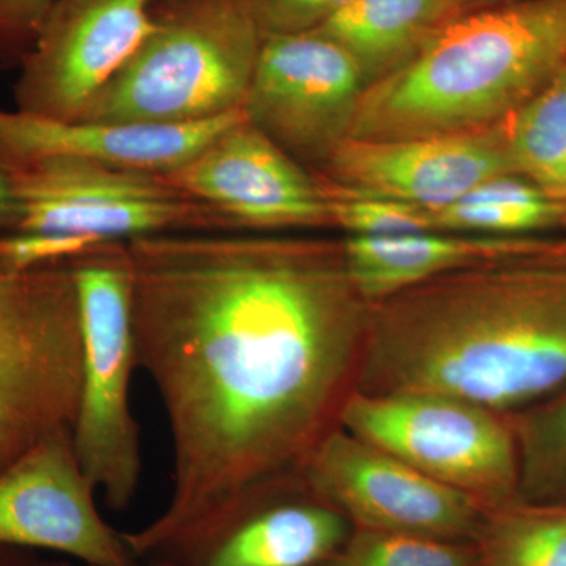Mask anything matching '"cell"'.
Segmentation results:
<instances>
[{
    "label": "cell",
    "instance_id": "6da1fadb",
    "mask_svg": "<svg viewBox=\"0 0 566 566\" xmlns=\"http://www.w3.org/2000/svg\"><path fill=\"white\" fill-rule=\"evenodd\" d=\"M137 367L166 411L172 490L123 534L169 560L301 485L356 386L370 303L344 241L223 232L126 241Z\"/></svg>",
    "mask_w": 566,
    "mask_h": 566
},
{
    "label": "cell",
    "instance_id": "7a4b0ae2",
    "mask_svg": "<svg viewBox=\"0 0 566 566\" xmlns=\"http://www.w3.org/2000/svg\"><path fill=\"white\" fill-rule=\"evenodd\" d=\"M566 386V264L497 260L370 304L354 390L452 395L501 412Z\"/></svg>",
    "mask_w": 566,
    "mask_h": 566
},
{
    "label": "cell",
    "instance_id": "3957f363",
    "mask_svg": "<svg viewBox=\"0 0 566 566\" xmlns=\"http://www.w3.org/2000/svg\"><path fill=\"white\" fill-rule=\"evenodd\" d=\"M566 66V0H521L444 22L411 62L365 88L348 139L479 132Z\"/></svg>",
    "mask_w": 566,
    "mask_h": 566
},
{
    "label": "cell",
    "instance_id": "277c9868",
    "mask_svg": "<svg viewBox=\"0 0 566 566\" xmlns=\"http://www.w3.org/2000/svg\"><path fill=\"white\" fill-rule=\"evenodd\" d=\"M262 41L244 0H156L147 39L76 122L186 125L244 111Z\"/></svg>",
    "mask_w": 566,
    "mask_h": 566
},
{
    "label": "cell",
    "instance_id": "5b68a950",
    "mask_svg": "<svg viewBox=\"0 0 566 566\" xmlns=\"http://www.w3.org/2000/svg\"><path fill=\"white\" fill-rule=\"evenodd\" d=\"M82 331V390L71 428L85 475L112 510L128 509L139 490L142 447L129 387L137 368L133 263L126 241H112L71 260Z\"/></svg>",
    "mask_w": 566,
    "mask_h": 566
},
{
    "label": "cell",
    "instance_id": "8992f818",
    "mask_svg": "<svg viewBox=\"0 0 566 566\" xmlns=\"http://www.w3.org/2000/svg\"><path fill=\"white\" fill-rule=\"evenodd\" d=\"M82 363L71 260L24 271L0 268V471L73 428Z\"/></svg>",
    "mask_w": 566,
    "mask_h": 566
},
{
    "label": "cell",
    "instance_id": "52a82bcc",
    "mask_svg": "<svg viewBox=\"0 0 566 566\" xmlns=\"http://www.w3.org/2000/svg\"><path fill=\"white\" fill-rule=\"evenodd\" d=\"M338 424L485 510L520 499L510 412L444 394L353 390Z\"/></svg>",
    "mask_w": 566,
    "mask_h": 566
},
{
    "label": "cell",
    "instance_id": "ba28073f",
    "mask_svg": "<svg viewBox=\"0 0 566 566\" xmlns=\"http://www.w3.org/2000/svg\"><path fill=\"white\" fill-rule=\"evenodd\" d=\"M3 174L11 200L0 208V234L69 233L112 243L150 234L232 230L218 211L177 191L163 175L62 156Z\"/></svg>",
    "mask_w": 566,
    "mask_h": 566
},
{
    "label": "cell",
    "instance_id": "9c48e42d",
    "mask_svg": "<svg viewBox=\"0 0 566 566\" xmlns=\"http://www.w3.org/2000/svg\"><path fill=\"white\" fill-rule=\"evenodd\" d=\"M365 81L352 55L316 31L263 35L244 112L303 167L323 169L348 139Z\"/></svg>",
    "mask_w": 566,
    "mask_h": 566
},
{
    "label": "cell",
    "instance_id": "30bf717a",
    "mask_svg": "<svg viewBox=\"0 0 566 566\" xmlns=\"http://www.w3.org/2000/svg\"><path fill=\"white\" fill-rule=\"evenodd\" d=\"M301 485L352 527L371 531L474 543L486 512L340 424L316 446Z\"/></svg>",
    "mask_w": 566,
    "mask_h": 566
},
{
    "label": "cell",
    "instance_id": "8fae6325",
    "mask_svg": "<svg viewBox=\"0 0 566 566\" xmlns=\"http://www.w3.org/2000/svg\"><path fill=\"white\" fill-rule=\"evenodd\" d=\"M156 0H55L13 85L17 111L80 120L153 28Z\"/></svg>",
    "mask_w": 566,
    "mask_h": 566
},
{
    "label": "cell",
    "instance_id": "7c38bea8",
    "mask_svg": "<svg viewBox=\"0 0 566 566\" xmlns=\"http://www.w3.org/2000/svg\"><path fill=\"white\" fill-rule=\"evenodd\" d=\"M506 120L479 132L444 136L345 139L316 177L331 191L346 196L441 210L482 182L516 175Z\"/></svg>",
    "mask_w": 566,
    "mask_h": 566
},
{
    "label": "cell",
    "instance_id": "4fadbf2b",
    "mask_svg": "<svg viewBox=\"0 0 566 566\" xmlns=\"http://www.w3.org/2000/svg\"><path fill=\"white\" fill-rule=\"evenodd\" d=\"M163 177L189 199L218 211L232 229L333 226L318 177L290 158L248 117Z\"/></svg>",
    "mask_w": 566,
    "mask_h": 566
},
{
    "label": "cell",
    "instance_id": "5bb4252c",
    "mask_svg": "<svg viewBox=\"0 0 566 566\" xmlns=\"http://www.w3.org/2000/svg\"><path fill=\"white\" fill-rule=\"evenodd\" d=\"M95 491L71 430L51 434L0 471V546L52 551L85 566L128 564L134 557L99 515Z\"/></svg>",
    "mask_w": 566,
    "mask_h": 566
},
{
    "label": "cell",
    "instance_id": "9a60e30c",
    "mask_svg": "<svg viewBox=\"0 0 566 566\" xmlns=\"http://www.w3.org/2000/svg\"><path fill=\"white\" fill-rule=\"evenodd\" d=\"M244 111L186 125L59 122L0 109V170L36 159L62 158L136 172L166 175L202 151Z\"/></svg>",
    "mask_w": 566,
    "mask_h": 566
},
{
    "label": "cell",
    "instance_id": "2e32d148",
    "mask_svg": "<svg viewBox=\"0 0 566 566\" xmlns=\"http://www.w3.org/2000/svg\"><path fill=\"white\" fill-rule=\"evenodd\" d=\"M352 524L303 486L275 495L188 553L180 566H322L345 545Z\"/></svg>",
    "mask_w": 566,
    "mask_h": 566
},
{
    "label": "cell",
    "instance_id": "e0dca14e",
    "mask_svg": "<svg viewBox=\"0 0 566 566\" xmlns=\"http://www.w3.org/2000/svg\"><path fill=\"white\" fill-rule=\"evenodd\" d=\"M516 237H458L441 232L403 237H349L344 241L346 266L354 285L368 303L438 277L488 262L506 260Z\"/></svg>",
    "mask_w": 566,
    "mask_h": 566
},
{
    "label": "cell",
    "instance_id": "ac0fdd59",
    "mask_svg": "<svg viewBox=\"0 0 566 566\" xmlns=\"http://www.w3.org/2000/svg\"><path fill=\"white\" fill-rule=\"evenodd\" d=\"M453 9L452 0H349L314 31L344 48L370 87L411 62Z\"/></svg>",
    "mask_w": 566,
    "mask_h": 566
},
{
    "label": "cell",
    "instance_id": "d6986e66",
    "mask_svg": "<svg viewBox=\"0 0 566 566\" xmlns=\"http://www.w3.org/2000/svg\"><path fill=\"white\" fill-rule=\"evenodd\" d=\"M431 212L438 232L517 237L566 226V202L517 175L482 182L458 202Z\"/></svg>",
    "mask_w": 566,
    "mask_h": 566
},
{
    "label": "cell",
    "instance_id": "ffe728a7",
    "mask_svg": "<svg viewBox=\"0 0 566 566\" xmlns=\"http://www.w3.org/2000/svg\"><path fill=\"white\" fill-rule=\"evenodd\" d=\"M479 566H566V501H516L486 510Z\"/></svg>",
    "mask_w": 566,
    "mask_h": 566
},
{
    "label": "cell",
    "instance_id": "44dd1931",
    "mask_svg": "<svg viewBox=\"0 0 566 566\" xmlns=\"http://www.w3.org/2000/svg\"><path fill=\"white\" fill-rule=\"evenodd\" d=\"M517 177L566 202V66L506 120Z\"/></svg>",
    "mask_w": 566,
    "mask_h": 566
},
{
    "label": "cell",
    "instance_id": "7402d4cb",
    "mask_svg": "<svg viewBox=\"0 0 566 566\" xmlns=\"http://www.w3.org/2000/svg\"><path fill=\"white\" fill-rule=\"evenodd\" d=\"M510 417L520 452V499L566 501V386Z\"/></svg>",
    "mask_w": 566,
    "mask_h": 566
},
{
    "label": "cell",
    "instance_id": "603a6c76",
    "mask_svg": "<svg viewBox=\"0 0 566 566\" xmlns=\"http://www.w3.org/2000/svg\"><path fill=\"white\" fill-rule=\"evenodd\" d=\"M331 566H479L475 543L352 527Z\"/></svg>",
    "mask_w": 566,
    "mask_h": 566
},
{
    "label": "cell",
    "instance_id": "cb8c5ba5",
    "mask_svg": "<svg viewBox=\"0 0 566 566\" xmlns=\"http://www.w3.org/2000/svg\"><path fill=\"white\" fill-rule=\"evenodd\" d=\"M322 188L327 197L333 226L342 227L349 237L385 238L438 232L433 212L424 208L397 200L346 196L331 191L323 182Z\"/></svg>",
    "mask_w": 566,
    "mask_h": 566
},
{
    "label": "cell",
    "instance_id": "d4e9b609",
    "mask_svg": "<svg viewBox=\"0 0 566 566\" xmlns=\"http://www.w3.org/2000/svg\"><path fill=\"white\" fill-rule=\"evenodd\" d=\"M99 244L104 243L81 234H0V268L24 271L46 264L70 262Z\"/></svg>",
    "mask_w": 566,
    "mask_h": 566
},
{
    "label": "cell",
    "instance_id": "484cf974",
    "mask_svg": "<svg viewBox=\"0 0 566 566\" xmlns=\"http://www.w3.org/2000/svg\"><path fill=\"white\" fill-rule=\"evenodd\" d=\"M55 0H0V69H20Z\"/></svg>",
    "mask_w": 566,
    "mask_h": 566
},
{
    "label": "cell",
    "instance_id": "4316f807",
    "mask_svg": "<svg viewBox=\"0 0 566 566\" xmlns=\"http://www.w3.org/2000/svg\"><path fill=\"white\" fill-rule=\"evenodd\" d=\"M349 0H244L263 35L314 31Z\"/></svg>",
    "mask_w": 566,
    "mask_h": 566
},
{
    "label": "cell",
    "instance_id": "83f0119b",
    "mask_svg": "<svg viewBox=\"0 0 566 566\" xmlns=\"http://www.w3.org/2000/svg\"><path fill=\"white\" fill-rule=\"evenodd\" d=\"M36 564L39 560L32 556V551L0 546V566H36Z\"/></svg>",
    "mask_w": 566,
    "mask_h": 566
},
{
    "label": "cell",
    "instance_id": "f1b7e54d",
    "mask_svg": "<svg viewBox=\"0 0 566 566\" xmlns=\"http://www.w3.org/2000/svg\"><path fill=\"white\" fill-rule=\"evenodd\" d=\"M11 200V191L9 180H7L6 174L0 170V205H7Z\"/></svg>",
    "mask_w": 566,
    "mask_h": 566
},
{
    "label": "cell",
    "instance_id": "f546056e",
    "mask_svg": "<svg viewBox=\"0 0 566 566\" xmlns=\"http://www.w3.org/2000/svg\"><path fill=\"white\" fill-rule=\"evenodd\" d=\"M112 566H180V565L175 564V562H172V560H144V562H137L136 558H134V560L128 562V564L112 565Z\"/></svg>",
    "mask_w": 566,
    "mask_h": 566
},
{
    "label": "cell",
    "instance_id": "4dcf8cb0",
    "mask_svg": "<svg viewBox=\"0 0 566 566\" xmlns=\"http://www.w3.org/2000/svg\"><path fill=\"white\" fill-rule=\"evenodd\" d=\"M36 566H69L66 564H61V562H39V564H36Z\"/></svg>",
    "mask_w": 566,
    "mask_h": 566
},
{
    "label": "cell",
    "instance_id": "1f68e13d",
    "mask_svg": "<svg viewBox=\"0 0 566 566\" xmlns=\"http://www.w3.org/2000/svg\"><path fill=\"white\" fill-rule=\"evenodd\" d=\"M469 2V0H452L453 6L458 7L460 3Z\"/></svg>",
    "mask_w": 566,
    "mask_h": 566
},
{
    "label": "cell",
    "instance_id": "d6a6232c",
    "mask_svg": "<svg viewBox=\"0 0 566 566\" xmlns=\"http://www.w3.org/2000/svg\"><path fill=\"white\" fill-rule=\"evenodd\" d=\"M322 566H331V564H329V562H327V564H324V565H322Z\"/></svg>",
    "mask_w": 566,
    "mask_h": 566
}]
</instances>
